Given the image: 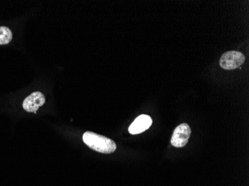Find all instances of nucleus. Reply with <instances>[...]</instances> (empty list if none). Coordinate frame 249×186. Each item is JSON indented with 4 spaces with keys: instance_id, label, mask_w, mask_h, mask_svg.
<instances>
[{
    "instance_id": "f257e3e1",
    "label": "nucleus",
    "mask_w": 249,
    "mask_h": 186,
    "mask_svg": "<svg viewBox=\"0 0 249 186\" xmlns=\"http://www.w3.org/2000/svg\"><path fill=\"white\" fill-rule=\"evenodd\" d=\"M83 141L89 148L99 153L109 154L117 150V145L114 140L91 131L84 134Z\"/></svg>"
},
{
    "instance_id": "f03ea898",
    "label": "nucleus",
    "mask_w": 249,
    "mask_h": 186,
    "mask_svg": "<svg viewBox=\"0 0 249 186\" xmlns=\"http://www.w3.org/2000/svg\"><path fill=\"white\" fill-rule=\"evenodd\" d=\"M245 61L246 57L243 53L238 51H229L222 54L219 64L225 70H232L243 65Z\"/></svg>"
},
{
    "instance_id": "7ed1b4c3",
    "label": "nucleus",
    "mask_w": 249,
    "mask_h": 186,
    "mask_svg": "<svg viewBox=\"0 0 249 186\" xmlns=\"http://www.w3.org/2000/svg\"><path fill=\"white\" fill-rule=\"evenodd\" d=\"M191 135V128L187 123L178 126L172 135L171 144L176 148H184Z\"/></svg>"
},
{
    "instance_id": "20e7f679",
    "label": "nucleus",
    "mask_w": 249,
    "mask_h": 186,
    "mask_svg": "<svg viewBox=\"0 0 249 186\" xmlns=\"http://www.w3.org/2000/svg\"><path fill=\"white\" fill-rule=\"evenodd\" d=\"M46 102L44 95L40 92H35L25 99L22 107L26 112L36 113L39 107H42Z\"/></svg>"
},
{
    "instance_id": "39448f33",
    "label": "nucleus",
    "mask_w": 249,
    "mask_h": 186,
    "mask_svg": "<svg viewBox=\"0 0 249 186\" xmlns=\"http://www.w3.org/2000/svg\"><path fill=\"white\" fill-rule=\"evenodd\" d=\"M152 124V119L150 116L148 115H141L130 125L128 131L133 135L140 134L149 129Z\"/></svg>"
},
{
    "instance_id": "423d86ee",
    "label": "nucleus",
    "mask_w": 249,
    "mask_h": 186,
    "mask_svg": "<svg viewBox=\"0 0 249 186\" xmlns=\"http://www.w3.org/2000/svg\"><path fill=\"white\" fill-rule=\"evenodd\" d=\"M13 34L11 29L6 26L0 27V45L8 44L12 40Z\"/></svg>"
}]
</instances>
